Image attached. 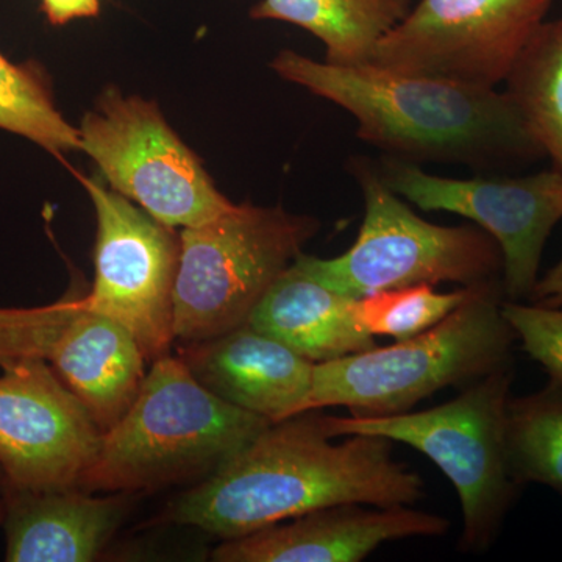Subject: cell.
<instances>
[{
  "instance_id": "cell-11",
  "label": "cell",
  "mask_w": 562,
  "mask_h": 562,
  "mask_svg": "<svg viewBox=\"0 0 562 562\" xmlns=\"http://www.w3.org/2000/svg\"><path fill=\"white\" fill-rule=\"evenodd\" d=\"M376 171L395 194L417 209L460 214L490 233L503 255L505 297L530 301L539 280L543 247L562 220L560 171L449 179L387 155Z\"/></svg>"
},
{
  "instance_id": "cell-21",
  "label": "cell",
  "mask_w": 562,
  "mask_h": 562,
  "mask_svg": "<svg viewBox=\"0 0 562 562\" xmlns=\"http://www.w3.org/2000/svg\"><path fill=\"white\" fill-rule=\"evenodd\" d=\"M0 128L61 157L81 150L74 128L55 105L46 72L35 63L14 65L0 54Z\"/></svg>"
},
{
  "instance_id": "cell-3",
  "label": "cell",
  "mask_w": 562,
  "mask_h": 562,
  "mask_svg": "<svg viewBox=\"0 0 562 562\" xmlns=\"http://www.w3.org/2000/svg\"><path fill=\"white\" fill-rule=\"evenodd\" d=\"M271 422L221 401L179 355L151 361L138 397L109 431L79 486L106 494L202 482Z\"/></svg>"
},
{
  "instance_id": "cell-6",
  "label": "cell",
  "mask_w": 562,
  "mask_h": 562,
  "mask_svg": "<svg viewBox=\"0 0 562 562\" xmlns=\"http://www.w3.org/2000/svg\"><path fill=\"white\" fill-rule=\"evenodd\" d=\"M319 231L312 216L235 203L198 227L181 228L173 286V338L192 344L241 327Z\"/></svg>"
},
{
  "instance_id": "cell-4",
  "label": "cell",
  "mask_w": 562,
  "mask_h": 562,
  "mask_svg": "<svg viewBox=\"0 0 562 562\" xmlns=\"http://www.w3.org/2000/svg\"><path fill=\"white\" fill-rule=\"evenodd\" d=\"M505 299L502 280L487 281L419 335L319 362L312 409L344 406L353 416H391L412 412L443 387L514 368L517 338L503 314Z\"/></svg>"
},
{
  "instance_id": "cell-18",
  "label": "cell",
  "mask_w": 562,
  "mask_h": 562,
  "mask_svg": "<svg viewBox=\"0 0 562 562\" xmlns=\"http://www.w3.org/2000/svg\"><path fill=\"white\" fill-rule=\"evenodd\" d=\"M412 9L413 0H260L250 18L297 25L324 44L325 61L357 66Z\"/></svg>"
},
{
  "instance_id": "cell-8",
  "label": "cell",
  "mask_w": 562,
  "mask_h": 562,
  "mask_svg": "<svg viewBox=\"0 0 562 562\" xmlns=\"http://www.w3.org/2000/svg\"><path fill=\"white\" fill-rule=\"evenodd\" d=\"M79 133L81 150L111 190L168 227H198L235 205L154 102L106 88Z\"/></svg>"
},
{
  "instance_id": "cell-23",
  "label": "cell",
  "mask_w": 562,
  "mask_h": 562,
  "mask_svg": "<svg viewBox=\"0 0 562 562\" xmlns=\"http://www.w3.org/2000/svg\"><path fill=\"white\" fill-rule=\"evenodd\" d=\"M77 297L36 308H0V364L18 358H44L58 331L76 313Z\"/></svg>"
},
{
  "instance_id": "cell-19",
  "label": "cell",
  "mask_w": 562,
  "mask_h": 562,
  "mask_svg": "<svg viewBox=\"0 0 562 562\" xmlns=\"http://www.w3.org/2000/svg\"><path fill=\"white\" fill-rule=\"evenodd\" d=\"M505 83L543 157L562 173V16L532 33Z\"/></svg>"
},
{
  "instance_id": "cell-5",
  "label": "cell",
  "mask_w": 562,
  "mask_h": 562,
  "mask_svg": "<svg viewBox=\"0 0 562 562\" xmlns=\"http://www.w3.org/2000/svg\"><path fill=\"white\" fill-rule=\"evenodd\" d=\"M514 368L465 386L453 401L391 416H324L333 438L373 435L430 458L452 482L461 503V550L480 553L501 535L520 486L509 471L506 420Z\"/></svg>"
},
{
  "instance_id": "cell-12",
  "label": "cell",
  "mask_w": 562,
  "mask_h": 562,
  "mask_svg": "<svg viewBox=\"0 0 562 562\" xmlns=\"http://www.w3.org/2000/svg\"><path fill=\"white\" fill-rule=\"evenodd\" d=\"M101 428L44 358L0 364V471L24 490L79 486Z\"/></svg>"
},
{
  "instance_id": "cell-2",
  "label": "cell",
  "mask_w": 562,
  "mask_h": 562,
  "mask_svg": "<svg viewBox=\"0 0 562 562\" xmlns=\"http://www.w3.org/2000/svg\"><path fill=\"white\" fill-rule=\"evenodd\" d=\"M271 68L349 111L358 138L387 157L476 169L543 157L512 99L495 88L412 76L373 63L331 65L290 49L277 54Z\"/></svg>"
},
{
  "instance_id": "cell-25",
  "label": "cell",
  "mask_w": 562,
  "mask_h": 562,
  "mask_svg": "<svg viewBox=\"0 0 562 562\" xmlns=\"http://www.w3.org/2000/svg\"><path fill=\"white\" fill-rule=\"evenodd\" d=\"M102 0H41V10L52 25L95 18L101 13Z\"/></svg>"
},
{
  "instance_id": "cell-22",
  "label": "cell",
  "mask_w": 562,
  "mask_h": 562,
  "mask_svg": "<svg viewBox=\"0 0 562 562\" xmlns=\"http://www.w3.org/2000/svg\"><path fill=\"white\" fill-rule=\"evenodd\" d=\"M476 286L479 284L453 292H438L431 284H417L372 292L355 301V319L371 336H391L402 341L428 330L449 316L471 297Z\"/></svg>"
},
{
  "instance_id": "cell-20",
  "label": "cell",
  "mask_w": 562,
  "mask_h": 562,
  "mask_svg": "<svg viewBox=\"0 0 562 562\" xmlns=\"http://www.w3.org/2000/svg\"><path fill=\"white\" fill-rule=\"evenodd\" d=\"M509 471L520 486L543 484L562 495V386L512 397L506 420Z\"/></svg>"
},
{
  "instance_id": "cell-9",
  "label": "cell",
  "mask_w": 562,
  "mask_h": 562,
  "mask_svg": "<svg viewBox=\"0 0 562 562\" xmlns=\"http://www.w3.org/2000/svg\"><path fill=\"white\" fill-rule=\"evenodd\" d=\"M552 3L420 0L380 40L371 63L412 76L497 88Z\"/></svg>"
},
{
  "instance_id": "cell-13",
  "label": "cell",
  "mask_w": 562,
  "mask_h": 562,
  "mask_svg": "<svg viewBox=\"0 0 562 562\" xmlns=\"http://www.w3.org/2000/svg\"><path fill=\"white\" fill-rule=\"evenodd\" d=\"M450 524L412 505L339 503L228 539L216 562H360L383 543L446 535Z\"/></svg>"
},
{
  "instance_id": "cell-1",
  "label": "cell",
  "mask_w": 562,
  "mask_h": 562,
  "mask_svg": "<svg viewBox=\"0 0 562 562\" xmlns=\"http://www.w3.org/2000/svg\"><path fill=\"white\" fill-rule=\"evenodd\" d=\"M333 439L314 409L273 422L177 498L168 520L228 541L339 503L397 506L424 497V480L395 460L391 439Z\"/></svg>"
},
{
  "instance_id": "cell-7",
  "label": "cell",
  "mask_w": 562,
  "mask_h": 562,
  "mask_svg": "<svg viewBox=\"0 0 562 562\" xmlns=\"http://www.w3.org/2000/svg\"><path fill=\"white\" fill-rule=\"evenodd\" d=\"M353 172L364 198L360 233L339 257L325 260L302 251L295 261L314 279L353 299L417 284L475 286L502 279V250L490 233L479 225L431 224L384 183L376 168L360 161Z\"/></svg>"
},
{
  "instance_id": "cell-17",
  "label": "cell",
  "mask_w": 562,
  "mask_h": 562,
  "mask_svg": "<svg viewBox=\"0 0 562 562\" xmlns=\"http://www.w3.org/2000/svg\"><path fill=\"white\" fill-rule=\"evenodd\" d=\"M355 301L294 261L273 281L247 324L319 364L375 347L373 336L355 319Z\"/></svg>"
},
{
  "instance_id": "cell-14",
  "label": "cell",
  "mask_w": 562,
  "mask_h": 562,
  "mask_svg": "<svg viewBox=\"0 0 562 562\" xmlns=\"http://www.w3.org/2000/svg\"><path fill=\"white\" fill-rule=\"evenodd\" d=\"M179 357L211 394L271 424L312 409L316 364L249 324L181 344Z\"/></svg>"
},
{
  "instance_id": "cell-27",
  "label": "cell",
  "mask_w": 562,
  "mask_h": 562,
  "mask_svg": "<svg viewBox=\"0 0 562 562\" xmlns=\"http://www.w3.org/2000/svg\"><path fill=\"white\" fill-rule=\"evenodd\" d=\"M3 517H5V506H3L2 497H0V527H2Z\"/></svg>"
},
{
  "instance_id": "cell-28",
  "label": "cell",
  "mask_w": 562,
  "mask_h": 562,
  "mask_svg": "<svg viewBox=\"0 0 562 562\" xmlns=\"http://www.w3.org/2000/svg\"><path fill=\"white\" fill-rule=\"evenodd\" d=\"M2 482H3V473H2V471H0V483H2Z\"/></svg>"
},
{
  "instance_id": "cell-10",
  "label": "cell",
  "mask_w": 562,
  "mask_h": 562,
  "mask_svg": "<svg viewBox=\"0 0 562 562\" xmlns=\"http://www.w3.org/2000/svg\"><path fill=\"white\" fill-rule=\"evenodd\" d=\"M81 180L98 221L94 283L85 303L128 328L147 361L172 353L180 233L106 190L98 177Z\"/></svg>"
},
{
  "instance_id": "cell-26",
  "label": "cell",
  "mask_w": 562,
  "mask_h": 562,
  "mask_svg": "<svg viewBox=\"0 0 562 562\" xmlns=\"http://www.w3.org/2000/svg\"><path fill=\"white\" fill-rule=\"evenodd\" d=\"M528 302L552 308L562 306V260L538 280Z\"/></svg>"
},
{
  "instance_id": "cell-16",
  "label": "cell",
  "mask_w": 562,
  "mask_h": 562,
  "mask_svg": "<svg viewBox=\"0 0 562 562\" xmlns=\"http://www.w3.org/2000/svg\"><path fill=\"white\" fill-rule=\"evenodd\" d=\"M47 361L102 432L128 412L147 376V358L121 322L79 308L58 331Z\"/></svg>"
},
{
  "instance_id": "cell-15",
  "label": "cell",
  "mask_w": 562,
  "mask_h": 562,
  "mask_svg": "<svg viewBox=\"0 0 562 562\" xmlns=\"http://www.w3.org/2000/svg\"><path fill=\"white\" fill-rule=\"evenodd\" d=\"M124 495H95L80 486L24 490L0 483L5 561L99 560L124 520Z\"/></svg>"
},
{
  "instance_id": "cell-24",
  "label": "cell",
  "mask_w": 562,
  "mask_h": 562,
  "mask_svg": "<svg viewBox=\"0 0 562 562\" xmlns=\"http://www.w3.org/2000/svg\"><path fill=\"white\" fill-rule=\"evenodd\" d=\"M502 310L525 353L562 386V306L505 301Z\"/></svg>"
}]
</instances>
